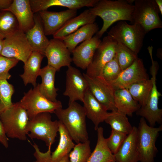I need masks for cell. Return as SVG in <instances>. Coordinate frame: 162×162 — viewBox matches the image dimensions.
Here are the masks:
<instances>
[{"label":"cell","instance_id":"obj_13","mask_svg":"<svg viewBox=\"0 0 162 162\" xmlns=\"http://www.w3.org/2000/svg\"><path fill=\"white\" fill-rule=\"evenodd\" d=\"M83 74L87 81L89 90L95 98L108 110L117 111L114 101L115 90L111 85L102 76L92 77L86 74Z\"/></svg>","mask_w":162,"mask_h":162},{"label":"cell","instance_id":"obj_8","mask_svg":"<svg viewBox=\"0 0 162 162\" xmlns=\"http://www.w3.org/2000/svg\"><path fill=\"white\" fill-rule=\"evenodd\" d=\"M133 23L139 25L146 33L162 27L160 12L155 0H135Z\"/></svg>","mask_w":162,"mask_h":162},{"label":"cell","instance_id":"obj_3","mask_svg":"<svg viewBox=\"0 0 162 162\" xmlns=\"http://www.w3.org/2000/svg\"><path fill=\"white\" fill-rule=\"evenodd\" d=\"M0 118L8 137L26 140L29 119L26 110L19 102L13 103L1 114Z\"/></svg>","mask_w":162,"mask_h":162},{"label":"cell","instance_id":"obj_14","mask_svg":"<svg viewBox=\"0 0 162 162\" xmlns=\"http://www.w3.org/2000/svg\"><path fill=\"white\" fill-rule=\"evenodd\" d=\"M149 79L142 60L138 58L129 67L122 71L117 78L109 83L115 90Z\"/></svg>","mask_w":162,"mask_h":162},{"label":"cell","instance_id":"obj_39","mask_svg":"<svg viewBox=\"0 0 162 162\" xmlns=\"http://www.w3.org/2000/svg\"><path fill=\"white\" fill-rule=\"evenodd\" d=\"M33 146L35 150L34 156L36 158V160L40 162H51V146L49 147L47 152L43 153L40 151L38 146L35 143H34Z\"/></svg>","mask_w":162,"mask_h":162},{"label":"cell","instance_id":"obj_27","mask_svg":"<svg viewBox=\"0 0 162 162\" xmlns=\"http://www.w3.org/2000/svg\"><path fill=\"white\" fill-rule=\"evenodd\" d=\"M114 101L117 111L129 116H132L141 106L126 88L115 90Z\"/></svg>","mask_w":162,"mask_h":162},{"label":"cell","instance_id":"obj_21","mask_svg":"<svg viewBox=\"0 0 162 162\" xmlns=\"http://www.w3.org/2000/svg\"><path fill=\"white\" fill-rule=\"evenodd\" d=\"M82 103L86 117L94 124L97 130L100 123L104 122L108 113L106 107L98 101L88 88L86 92Z\"/></svg>","mask_w":162,"mask_h":162},{"label":"cell","instance_id":"obj_18","mask_svg":"<svg viewBox=\"0 0 162 162\" xmlns=\"http://www.w3.org/2000/svg\"><path fill=\"white\" fill-rule=\"evenodd\" d=\"M99 0H30V3L33 13L46 10L53 6H61L77 10L84 7L92 8Z\"/></svg>","mask_w":162,"mask_h":162},{"label":"cell","instance_id":"obj_25","mask_svg":"<svg viewBox=\"0 0 162 162\" xmlns=\"http://www.w3.org/2000/svg\"><path fill=\"white\" fill-rule=\"evenodd\" d=\"M44 55L36 51H33L24 63L23 73L20 75L24 85L31 84L35 87L37 85L36 79L39 76L42 61Z\"/></svg>","mask_w":162,"mask_h":162},{"label":"cell","instance_id":"obj_28","mask_svg":"<svg viewBox=\"0 0 162 162\" xmlns=\"http://www.w3.org/2000/svg\"><path fill=\"white\" fill-rule=\"evenodd\" d=\"M97 141L95 147L87 162H111L115 161L114 154L107 146L106 139L104 136V129H97Z\"/></svg>","mask_w":162,"mask_h":162},{"label":"cell","instance_id":"obj_11","mask_svg":"<svg viewBox=\"0 0 162 162\" xmlns=\"http://www.w3.org/2000/svg\"><path fill=\"white\" fill-rule=\"evenodd\" d=\"M32 52L25 33L19 30L4 39L1 56L21 61L24 63Z\"/></svg>","mask_w":162,"mask_h":162},{"label":"cell","instance_id":"obj_9","mask_svg":"<svg viewBox=\"0 0 162 162\" xmlns=\"http://www.w3.org/2000/svg\"><path fill=\"white\" fill-rule=\"evenodd\" d=\"M19 102L26 110L29 120L39 113H54L56 110L62 107L60 101L53 102L43 95L39 91L38 84L25 93Z\"/></svg>","mask_w":162,"mask_h":162},{"label":"cell","instance_id":"obj_43","mask_svg":"<svg viewBox=\"0 0 162 162\" xmlns=\"http://www.w3.org/2000/svg\"><path fill=\"white\" fill-rule=\"evenodd\" d=\"M33 162H40L37 160H36ZM58 162H70L68 154L65 156L61 160Z\"/></svg>","mask_w":162,"mask_h":162},{"label":"cell","instance_id":"obj_6","mask_svg":"<svg viewBox=\"0 0 162 162\" xmlns=\"http://www.w3.org/2000/svg\"><path fill=\"white\" fill-rule=\"evenodd\" d=\"M138 128L137 148L140 162H154L158 152L155 142L159 133L162 130V126L157 128L151 127L146 120L141 117Z\"/></svg>","mask_w":162,"mask_h":162},{"label":"cell","instance_id":"obj_29","mask_svg":"<svg viewBox=\"0 0 162 162\" xmlns=\"http://www.w3.org/2000/svg\"><path fill=\"white\" fill-rule=\"evenodd\" d=\"M59 121V141L57 147L51 154V162L59 161L69 154L75 145L64 126Z\"/></svg>","mask_w":162,"mask_h":162},{"label":"cell","instance_id":"obj_19","mask_svg":"<svg viewBox=\"0 0 162 162\" xmlns=\"http://www.w3.org/2000/svg\"><path fill=\"white\" fill-rule=\"evenodd\" d=\"M138 128L133 126L117 152L114 154L116 162H138L139 157L137 148Z\"/></svg>","mask_w":162,"mask_h":162},{"label":"cell","instance_id":"obj_45","mask_svg":"<svg viewBox=\"0 0 162 162\" xmlns=\"http://www.w3.org/2000/svg\"><path fill=\"white\" fill-rule=\"evenodd\" d=\"M127 2L130 4H133V3L134 2L135 0H127Z\"/></svg>","mask_w":162,"mask_h":162},{"label":"cell","instance_id":"obj_36","mask_svg":"<svg viewBox=\"0 0 162 162\" xmlns=\"http://www.w3.org/2000/svg\"><path fill=\"white\" fill-rule=\"evenodd\" d=\"M122 71L116 54L104 67L102 72V77L109 83L116 79Z\"/></svg>","mask_w":162,"mask_h":162},{"label":"cell","instance_id":"obj_5","mask_svg":"<svg viewBox=\"0 0 162 162\" xmlns=\"http://www.w3.org/2000/svg\"><path fill=\"white\" fill-rule=\"evenodd\" d=\"M148 52L152 63L150 71L152 76L151 79L152 86L146 103L136 112L137 115L147 120L150 126L154 127L156 123H162V109H159L158 106L159 98L162 94L158 91L156 85V76L159 69V64L153 59L152 50H149Z\"/></svg>","mask_w":162,"mask_h":162},{"label":"cell","instance_id":"obj_32","mask_svg":"<svg viewBox=\"0 0 162 162\" xmlns=\"http://www.w3.org/2000/svg\"><path fill=\"white\" fill-rule=\"evenodd\" d=\"M104 122L110 126L112 130L127 135L133 128L127 116L117 111L108 112Z\"/></svg>","mask_w":162,"mask_h":162},{"label":"cell","instance_id":"obj_20","mask_svg":"<svg viewBox=\"0 0 162 162\" xmlns=\"http://www.w3.org/2000/svg\"><path fill=\"white\" fill-rule=\"evenodd\" d=\"M15 16L19 23L20 30L26 33L34 26V15L29 0H14L7 10Z\"/></svg>","mask_w":162,"mask_h":162},{"label":"cell","instance_id":"obj_37","mask_svg":"<svg viewBox=\"0 0 162 162\" xmlns=\"http://www.w3.org/2000/svg\"><path fill=\"white\" fill-rule=\"evenodd\" d=\"M127 135L124 133L112 129L110 135L106 139L108 147L114 154L118 151Z\"/></svg>","mask_w":162,"mask_h":162},{"label":"cell","instance_id":"obj_23","mask_svg":"<svg viewBox=\"0 0 162 162\" xmlns=\"http://www.w3.org/2000/svg\"><path fill=\"white\" fill-rule=\"evenodd\" d=\"M97 17L91 14L89 9L86 10L67 22L53 35V38L62 40L82 26L95 22Z\"/></svg>","mask_w":162,"mask_h":162},{"label":"cell","instance_id":"obj_12","mask_svg":"<svg viewBox=\"0 0 162 162\" xmlns=\"http://www.w3.org/2000/svg\"><path fill=\"white\" fill-rule=\"evenodd\" d=\"M68 67L63 95L68 97V104L77 100L82 102L85 93L88 88L87 81L79 70L71 65Z\"/></svg>","mask_w":162,"mask_h":162},{"label":"cell","instance_id":"obj_41","mask_svg":"<svg viewBox=\"0 0 162 162\" xmlns=\"http://www.w3.org/2000/svg\"><path fill=\"white\" fill-rule=\"evenodd\" d=\"M14 0H0V10H6L12 4Z\"/></svg>","mask_w":162,"mask_h":162},{"label":"cell","instance_id":"obj_15","mask_svg":"<svg viewBox=\"0 0 162 162\" xmlns=\"http://www.w3.org/2000/svg\"><path fill=\"white\" fill-rule=\"evenodd\" d=\"M71 53L62 40L53 38L49 40L44 55L47 58V65L58 71L62 67L71 65Z\"/></svg>","mask_w":162,"mask_h":162},{"label":"cell","instance_id":"obj_33","mask_svg":"<svg viewBox=\"0 0 162 162\" xmlns=\"http://www.w3.org/2000/svg\"><path fill=\"white\" fill-rule=\"evenodd\" d=\"M116 54L122 70L130 66L138 58L137 54L120 43L116 44Z\"/></svg>","mask_w":162,"mask_h":162},{"label":"cell","instance_id":"obj_24","mask_svg":"<svg viewBox=\"0 0 162 162\" xmlns=\"http://www.w3.org/2000/svg\"><path fill=\"white\" fill-rule=\"evenodd\" d=\"M56 70L47 65L41 68L39 76L41 78V82L38 84L40 93L49 100L56 102L58 88L55 87V77Z\"/></svg>","mask_w":162,"mask_h":162},{"label":"cell","instance_id":"obj_2","mask_svg":"<svg viewBox=\"0 0 162 162\" xmlns=\"http://www.w3.org/2000/svg\"><path fill=\"white\" fill-rule=\"evenodd\" d=\"M54 113L76 144L88 140L86 117L83 106L74 102L68 104L67 108L57 110Z\"/></svg>","mask_w":162,"mask_h":162},{"label":"cell","instance_id":"obj_16","mask_svg":"<svg viewBox=\"0 0 162 162\" xmlns=\"http://www.w3.org/2000/svg\"><path fill=\"white\" fill-rule=\"evenodd\" d=\"M38 12L45 35H53L69 20L76 16L77 10L68 9L54 12L46 10Z\"/></svg>","mask_w":162,"mask_h":162},{"label":"cell","instance_id":"obj_7","mask_svg":"<svg viewBox=\"0 0 162 162\" xmlns=\"http://www.w3.org/2000/svg\"><path fill=\"white\" fill-rule=\"evenodd\" d=\"M50 113L44 112L38 114L29 120L28 128L29 137L44 141L48 147L55 141L59 124L58 120H52Z\"/></svg>","mask_w":162,"mask_h":162},{"label":"cell","instance_id":"obj_10","mask_svg":"<svg viewBox=\"0 0 162 162\" xmlns=\"http://www.w3.org/2000/svg\"><path fill=\"white\" fill-rule=\"evenodd\" d=\"M117 43L108 35L103 38L86 69V74L87 75L92 77L102 76L104 67L116 55V46Z\"/></svg>","mask_w":162,"mask_h":162},{"label":"cell","instance_id":"obj_30","mask_svg":"<svg viewBox=\"0 0 162 162\" xmlns=\"http://www.w3.org/2000/svg\"><path fill=\"white\" fill-rule=\"evenodd\" d=\"M20 30L18 21L14 15L8 10H0V36L3 39Z\"/></svg>","mask_w":162,"mask_h":162},{"label":"cell","instance_id":"obj_17","mask_svg":"<svg viewBox=\"0 0 162 162\" xmlns=\"http://www.w3.org/2000/svg\"><path fill=\"white\" fill-rule=\"evenodd\" d=\"M101 41L96 35L82 43L72 52V62L77 67L86 69Z\"/></svg>","mask_w":162,"mask_h":162},{"label":"cell","instance_id":"obj_40","mask_svg":"<svg viewBox=\"0 0 162 162\" xmlns=\"http://www.w3.org/2000/svg\"><path fill=\"white\" fill-rule=\"evenodd\" d=\"M0 143L4 147L9 146L8 140L5 133L0 118Z\"/></svg>","mask_w":162,"mask_h":162},{"label":"cell","instance_id":"obj_34","mask_svg":"<svg viewBox=\"0 0 162 162\" xmlns=\"http://www.w3.org/2000/svg\"><path fill=\"white\" fill-rule=\"evenodd\" d=\"M14 92L13 86L7 80H0V115L13 105L12 97Z\"/></svg>","mask_w":162,"mask_h":162},{"label":"cell","instance_id":"obj_38","mask_svg":"<svg viewBox=\"0 0 162 162\" xmlns=\"http://www.w3.org/2000/svg\"><path fill=\"white\" fill-rule=\"evenodd\" d=\"M19 61L13 58H7L0 56V80L9 79L11 75L10 70L15 66Z\"/></svg>","mask_w":162,"mask_h":162},{"label":"cell","instance_id":"obj_22","mask_svg":"<svg viewBox=\"0 0 162 162\" xmlns=\"http://www.w3.org/2000/svg\"><path fill=\"white\" fill-rule=\"evenodd\" d=\"M34 26L25 33L26 38L33 51L38 52L44 55L49 40L45 34L39 15H34Z\"/></svg>","mask_w":162,"mask_h":162},{"label":"cell","instance_id":"obj_1","mask_svg":"<svg viewBox=\"0 0 162 162\" xmlns=\"http://www.w3.org/2000/svg\"><path fill=\"white\" fill-rule=\"evenodd\" d=\"M134 9V5L126 0H99L94 7L89 9L91 14L100 17L103 21L102 28L96 35L100 38L110 26L118 21L133 23Z\"/></svg>","mask_w":162,"mask_h":162},{"label":"cell","instance_id":"obj_42","mask_svg":"<svg viewBox=\"0 0 162 162\" xmlns=\"http://www.w3.org/2000/svg\"><path fill=\"white\" fill-rule=\"evenodd\" d=\"M159 9L160 13L162 15V0H155Z\"/></svg>","mask_w":162,"mask_h":162},{"label":"cell","instance_id":"obj_4","mask_svg":"<svg viewBox=\"0 0 162 162\" xmlns=\"http://www.w3.org/2000/svg\"><path fill=\"white\" fill-rule=\"evenodd\" d=\"M146 34L138 24L130 25L125 21H120L111 28L107 35L137 54L142 48Z\"/></svg>","mask_w":162,"mask_h":162},{"label":"cell","instance_id":"obj_35","mask_svg":"<svg viewBox=\"0 0 162 162\" xmlns=\"http://www.w3.org/2000/svg\"><path fill=\"white\" fill-rule=\"evenodd\" d=\"M73 149L68 154L70 162H87L92 153L89 140L77 143Z\"/></svg>","mask_w":162,"mask_h":162},{"label":"cell","instance_id":"obj_46","mask_svg":"<svg viewBox=\"0 0 162 162\" xmlns=\"http://www.w3.org/2000/svg\"><path fill=\"white\" fill-rule=\"evenodd\" d=\"M116 162V161H112V162Z\"/></svg>","mask_w":162,"mask_h":162},{"label":"cell","instance_id":"obj_44","mask_svg":"<svg viewBox=\"0 0 162 162\" xmlns=\"http://www.w3.org/2000/svg\"><path fill=\"white\" fill-rule=\"evenodd\" d=\"M4 40V39L0 36V56H1L2 50Z\"/></svg>","mask_w":162,"mask_h":162},{"label":"cell","instance_id":"obj_31","mask_svg":"<svg viewBox=\"0 0 162 162\" xmlns=\"http://www.w3.org/2000/svg\"><path fill=\"white\" fill-rule=\"evenodd\" d=\"M152 86V81L151 79L133 84L126 88L141 106L144 105L147 101Z\"/></svg>","mask_w":162,"mask_h":162},{"label":"cell","instance_id":"obj_26","mask_svg":"<svg viewBox=\"0 0 162 162\" xmlns=\"http://www.w3.org/2000/svg\"><path fill=\"white\" fill-rule=\"evenodd\" d=\"M99 30L98 26L95 22L82 26L62 40L71 53L79 44L91 39Z\"/></svg>","mask_w":162,"mask_h":162}]
</instances>
